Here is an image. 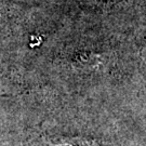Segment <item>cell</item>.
I'll list each match as a JSON object with an SVG mask.
<instances>
[{"instance_id":"1","label":"cell","mask_w":146,"mask_h":146,"mask_svg":"<svg viewBox=\"0 0 146 146\" xmlns=\"http://www.w3.org/2000/svg\"><path fill=\"white\" fill-rule=\"evenodd\" d=\"M60 146H88L86 143H79V144H63Z\"/></svg>"}]
</instances>
